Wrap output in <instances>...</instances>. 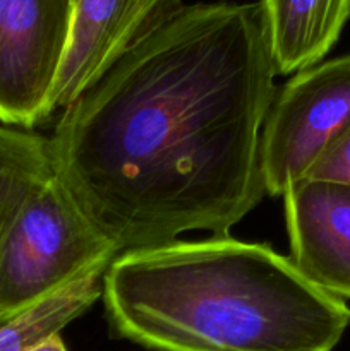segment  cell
Wrapping results in <instances>:
<instances>
[{
    "label": "cell",
    "mask_w": 350,
    "mask_h": 351,
    "mask_svg": "<svg viewBox=\"0 0 350 351\" xmlns=\"http://www.w3.org/2000/svg\"><path fill=\"white\" fill-rule=\"evenodd\" d=\"M117 254L54 175L27 197L0 247V321L112 263Z\"/></svg>",
    "instance_id": "3957f363"
},
{
    "label": "cell",
    "mask_w": 350,
    "mask_h": 351,
    "mask_svg": "<svg viewBox=\"0 0 350 351\" xmlns=\"http://www.w3.org/2000/svg\"><path fill=\"white\" fill-rule=\"evenodd\" d=\"M182 7V0H75L67 50L51 93V113L71 105Z\"/></svg>",
    "instance_id": "8992f818"
},
{
    "label": "cell",
    "mask_w": 350,
    "mask_h": 351,
    "mask_svg": "<svg viewBox=\"0 0 350 351\" xmlns=\"http://www.w3.org/2000/svg\"><path fill=\"white\" fill-rule=\"evenodd\" d=\"M283 199L292 263L328 293L350 298V185L304 178Z\"/></svg>",
    "instance_id": "52a82bcc"
},
{
    "label": "cell",
    "mask_w": 350,
    "mask_h": 351,
    "mask_svg": "<svg viewBox=\"0 0 350 351\" xmlns=\"http://www.w3.org/2000/svg\"><path fill=\"white\" fill-rule=\"evenodd\" d=\"M74 0H0V122L30 130L51 115Z\"/></svg>",
    "instance_id": "5b68a950"
},
{
    "label": "cell",
    "mask_w": 350,
    "mask_h": 351,
    "mask_svg": "<svg viewBox=\"0 0 350 351\" xmlns=\"http://www.w3.org/2000/svg\"><path fill=\"white\" fill-rule=\"evenodd\" d=\"M307 178L350 185V122L316 161Z\"/></svg>",
    "instance_id": "8fae6325"
},
{
    "label": "cell",
    "mask_w": 350,
    "mask_h": 351,
    "mask_svg": "<svg viewBox=\"0 0 350 351\" xmlns=\"http://www.w3.org/2000/svg\"><path fill=\"white\" fill-rule=\"evenodd\" d=\"M103 297L113 331L154 351H333L350 326L292 259L230 237L120 254Z\"/></svg>",
    "instance_id": "7a4b0ae2"
},
{
    "label": "cell",
    "mask_w": 350,
    "mask_h": 351,
    "mask_svg": "<svg viewBox=\"0 0 350 351\" xmlns=\"http://www.w3.org/2000/svg\"><path fill=\"white\" fill-rule=\"evenodd\" d=\"M54 175L48 137L0 125V247L27 197Z\"/></svg>",
    "instance_id": "30bf717a"
},
{
    "label": "cell",
    "mask_w": 350,
    "mask_h": 351,
    "mask_svg": "<svg viewBox=\"0 0 350 351\" xmlns=\"http://www.w3.org/2000/svg\"><path fill=\"white\" fill-rule=\"evenodd\" d=\"M275 75L261 2L184 5L65 106L55 175L122 254L229 237L266 194Z\"/></svg>",
    "instance_id": "6da1fadb"
},
{
    "label": "cell",
    "mask_w": 350,
    "mask_h": 351,
    "mask_svg": "<svg viewBox=\"0 0 350 351\" xmlns=\"http://www.w3.org/2000/svg\"><path fill=\"white\" fill-rule=\"evenodd\" d=\"M108 266L110 263L98 264L74 283L0 321V351H30L60 335L102 297Z\"/></svg>",
    "instance_id": "9c48e42d"
},
{
    "label": "cell",
    "mask_w": 350,
    "mask_h": 351,
    "mask_svg": "<svg viewBox=\"0 0 350 351\" xmlns=\"http://www.w3.org/2000/svg\"><path fill=\"white\" fill-rule=\"evenodd\" d=\"M30 351H67V348H65L60 335H57V336H54V338L48 339V341L41 343L40 346H36V348H33Z\"/></svg>",
    "instance_id": "7c38bea8"
},
{
    "label": "cell",
    "mask_w": 350,
    "mask_h": 351,
    "mask_svg": "<svg viewBox=\"0 0 350 351\" xmlns=\"http://www.w3.org/2000/svg\"><path fill=\"white\" fill-rule=\"evenodd\" d=\"M350 122V55L297 72L275 93L261 132L264 191L283 195L307 178Z\"/></svg>",
    "instance_id": "277c9868"
},
{
    "label": "cell",
    "mask_w": 350,
    "mask_h": 351,
    "mask_svg": "<svg viewBox=\"0 0 350 351\" xmlns=\"http://www.w3.org/2000/svg\"><path fill=\"white\" fill-rule=\"evenodd\" d=\"M74 3H75V0H74Z\"/></svg>",
    "instance_id": "4fadbf2b"
},
{
    "label": "cell",
    "mask_w": 350,
    "mask_h": 351,
    "mask_svg": "<svg viewBox=\"0 0 350 351\" xmlns=\"http://www.w3.org/2000/svg\"><path fill=\"white\" fill-rule=\"evenodd\" d=\"M277 74L314 67L338 41L350 0H261Z\"/></svg>",
    "instance_id": "ba28073f"
}]
</instances>
